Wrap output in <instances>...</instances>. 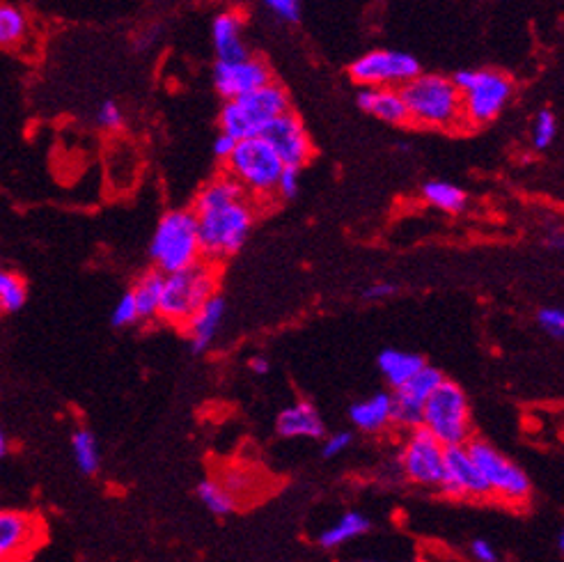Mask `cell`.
Returning a JSON list of instances; mask_svg holds the SVG:
<instances>
[{
	"label": "cell",
	"mask_w": 564,
	"mask_h": 562,
	"mask_svg": "<svg viewBox=\"0 0 564 562\" xmlns=\"http://www.w3.org/2000/svg\"><path fill=\"white\" fill-rule=\"evenodd\" d=\"M248 195L244 193V189L234 182L230 175H218L207 182L202 189L195 195L193 202V214L207 212V209H218L225 205H232V202L246 200Z\"/></svg>",
	"instance_id": "obj_22"
},
{
	"label": "cell",
	"mask_w": 564,
	"mask_h": 562,
	"mask_svg": "<svg viewBox=\"0 0 564 562\" xmlns=\"http://www.w3.org/2000/svg\"><path fill=\"white\" fill-rule=\"evenodd\" d=\"M548 248H555V251H564V230L553 232L548 237Z\"/></svg>",
	"instance_id": "obj_43"
},
{
	"label": "cell",
	"mask_w": 564,
	"mask_h": 562,
	"mask_svg": "<svg viewBox=\"0 0 564 562\" xmlns=\"http://www.w3.org/2000/svg\"><path fill=\"white\" fill-rule=\"evenodd\" d=\"M7 452H10V441H7V434H5V429L0 427V459H3Z\"/></svg>",
	"instance_id": "obj_44"
},
{
	"label": "cell",
	"mask_w": 564,
	"mask_h": 562,
	"mask_svg": "<svg viewBox=\"0 0 564 562\" xmlns=\"http://www.w3.org/2000/svg\"><path fill=\"white\" fill-rule=\"evenodd\" d=\"M399 466L411 485L438 489L445 471V446H441L425 427L413 429L406 434L402 452H399Z\"/></svg>",
	"instance_id": "obj_11"
},
{
	"label": "cell",
	"mask_w": 564,
	"mask_h": 562,
	"mask_svg": "<svg viewBox=\"0 0 564 562\" xmlns=\"http://www.w3.org/2000/svg\"><path fill=\"white\" fill-rule=\"evenodd\" d=\"M445 381V377L441 374V370H436L432 368V365H425L415 377L409 381V384H404L399 390H395V393H399L402 397H406V400H411L415 404H422L425 407L429 397L434 395V390L441 386Z\"/></svg>",
	"instance_id": "obj_27"
},
{
	"label": "cell",
	"mask_w": 564,
	"mask_h": 562,
	"mask_svg": "<svg viewBox=\"0 0 564 562\" xmlns=\"http://www.w3.org/2000/svg\"><path fill=\"white\" fill-rule=\"evenodd\" d=\"M351 441H354V436L351 432H338V434H331L328 439L324 441V448H321V455L326 459H333V457H340L342 452H347Z\"/></svg>",
	"instance_id": "obj_37"
},
{
	"label": "cell",
	"mask_w": 564,
	"mask_h": 562,
	"mask_svg": "<svg viewBox=\"0 0 564 562\" xmlns=\"http://www.w3.org/2000/svg\"><path fill=\"white\" fill-rule=\"evenodd\" d=\"M211 42L218 62L244 60L250 53L244 44V17L237 10L221 12L211 21Z\"/></svg>",
	"instance_id": "obj_16"
},
{
	"label": "cell",
	"mask_w": 564,
	"mask_h": 562,
	"mask_svg": "<svg viewBox=\"0 0 564 562\" xmlns=\"http://www.w3.org/2000/svg\"><path fill=\"white\" fill-rule=\"evenodd\" d=\"M26 283L17 273L0 269V312H17L26 303Z\"/></svg>",
	"instance_id": "obj_30"
},
{
	"label": "cell",
	"mask_w": 564,
	"mask_h": 562,
	"mask_svg": "<svg viewBox=\"0 0 564 562\" xmlns=\"http://www.w3.org/2000/svg\"><path fill=\"white\" fill-rule=\"evenodd\" d=\"M225 170V175H230L248 198L269 200L276 195L278 179L285 166L264 138H248L239 140L232 156L225 161Z\"/></svg>",
	"instance_id": "obj_7"
},
{
	"label": "cell",
	"mask_w": 564,
	"mask_h": 562,
	"mask_svg": "<svg viewBox=\"0 0 564 562\" xmlns=\"http://www.w3.org/2000/svg\"><path fill=\"white\" fill-rule=\"evenodd\" d=\"M356 104L360 106V111L370 113L374 117H379L381 122L395 124V127H402V124L409 122V111H406V104L402 99V92L390 90V88H360Z\"/></svg>",
	"instance_id": "obj_18"
},
{
	"label": "cell",
	"mask_w": 564,
	"mask_h": 562,
	"mask_svg": "<svg viewBox=\"0 0 564 562\" xmlns=\"http://www.w3.org/2000/svg\"><path fill=\"white\" fill-rule=\"evenodd\" d=\"M370 528H372V521L367 519L363 512L349 510V512H344L342 517L335 521V524L321 530L317 537V544L321 546V549H338V546L356 540V537L360 535L370 533Z\"/></svg>",
	"instance_id": "obj_23"
},
{
	"label": "cell",
	"mask_w": 564,
	"mask_h": 562,
	"mask_svg": "<svg viewBox=\"0 0 564 562\" xmlns=\"http://www.w3.org/2000/svg\"><path fill=\"white\" fill-rule=\"evenodd\" d=\"M379 372L383 374V379L388 381V386L393 390H399L404 384L425 368V358L420 354H413V351H402V349H386L379 354Z\"/></svg>",
	"instance_id": "obj_21"
},
{
	"label": "cell",
	"mask_w": 564,
	"mask_h": 562,
	"mask_svg": "<svg viewBox=\"0 0 564 562\" xmlns=\"http://www.w3.org/2000/svg\"><path fill=\"white\" fill-rule=\"evenodd\" d=\"M349 418L365 434H381L393 425V393H374L363 402L351 404Z\"/></svg>",
	"instance_id": "obj_20"
},
{
	"label": "cell",
	"mask_w": 564,
	"mask_h": 562,
	"mask_svg": "<svg viewBox=\"0 0 564 562\" xmlns=\"http://www.w3.org/2000/svg\"><path fill=\"white\" fill-rule=\"evenodd\" d=\"M539 324L542 329L553 335V338L564 340V308H544L539 310Z\"/></svg>",
	"instance_id": "obj_35"
},
{
	"label": "cell",
	"mask_w": 564,
	"mask_h": 562,
	"mask_svg": "<svg viewBox=\"0 0 564 562\" xmlns=\"http://www.w3.org/2000/svg\"><path fill=\"white\" fill-rule=\"evenodd\" d=\"M163 276L161 271H147L143 278L138 280L136 287H133L131 294L136 299V308L140 319L159 315V303H161V292H163Z\"/></svg>",
	"instance_id": "obj_26"
},
{
	"label": "cell",
	"mask_w": 564,
	"mask_h": 562,
	"mask_svg": "<svg viewBox=\"0 0 564 562\" xmlns=\"http://www.w3.org/2000/svg\"><path fill=\"white\" fill-rule=\"evenodd\" d=\"M273 81L271 69L262 58L248 56L234 62H216L214 85L225 101L246 97Z\"/></svg>",
	"instance_id": "obj_15"
},
{
	"label": "cell",
	"mask_w": 564,
	"mask_h": 562,
	"mask_svg": "<svg viewBox=\"0 0 564 562\" xmlns=\"http://www.w3.org/2000/svg\"><path fill=\"white\" fill-rule=\"evenodd\" d=\"M260 138H264L266 145L278 154V159L285 168L301 170L305 163L315 156V145H312L308 129H305L303 120L294 111L273 120L269 127L262 131Z\"/></svg>",
	"instance_id": "obj_12"
},
{
	"label": "cell",
	"mask_w": 564,
	"mask_h": 562,
	"mask_svg": "<svg viewBox=\"0 0 564 562\" xmlns=\"http://www.w3.org/2000/svg\"><path fill=\"white\" fill-rule=\"evenodd\" d=\"M150 257L163 276L202 262L198 218L193 209H170L161 216L150 244Z\"/></svg>",
	"instance_id": "obj_2"
},
{
	"label": "cell",
	"mask_w": 564,
	"mask_h": 562,
	"mask_svg": "<svg viewBox=\"0 0 564 562\" xmlns=\"http://www.w3.org/2000/svg\"><path fill=\"white\" fill-rule=\"evenodd\" d=\"M397 292V287L393 283H386V280H381V283H372L367 290L363 292V296L367 301H381V299H388V296H393Z\"/></svg>",
	"instance_id": "obj_40"
},
{
	"label": "cell",
	"mask_w": 564,
	"mask_h": 562,
	"mask_svg": "<svg viewBox=\"0 0 564 562\" xmlns=\"http://www.w3.org/2000/svg\"><path fill=\"white\" fill-rule=\"evenodd\" d=\"M349 76L360 88L402 90L406 83L420 76V62L411 53L376 49L351 62Z\"/></svg>",
	"instance_id": "obj_10"
},
{
	"label": "cell",
	"mask_w": 564,
	"mask_h": 562,
	"mask_svg": "<svg viewBox=\"0 0 564 562\" xmlns=\"http://www.w3.org/2000/svg\"><path fill=\"white\" fill-rule=\"evenodd\" d=\"M466 450L475 466L480 468L493 501L509 507H526L530 503L532 482L521 466H516L512 459L484 439H470Z\"/></svg>",
	"instance_id": "obj_9"
},
{
	"label": "cell",
	"mask_w": 564,
	"mask_h": 562,
	"mask_svg": "<svg viewBox=\"0 0 564 562\" xmlns=\"http://www.w3.org/2000/svg\"><path fill=\"white\" fill-rule=\"evenodd\" d=\"M452 83L461 92L466 129L496 120L514 92L512 78L496 69H461L452 76Z\"/></svg>",
	"instance_id": "obj_5"
},
{
	"label": "cell",
	"mask_w": 564,
	"mask_h": 562,
	"mask_svg": "<svg viewBox=\"0 0 564 562\" xmlns=\"http://www.w3.org/2000/svg\"><path fill=\"white\" fill-rule=\"evenodd\" d=\"M216 480L221 482V485L230 491L237 501H239V496L248 494V491H253L255 487L253 475H250L248 471H241V468H230V471H225L221 478H216Z\"/></svg>",
	"instance_id": "obj_32"
},
{
	"label": "cell",
	"mask_w": 564,
	"mask_h": 562,
	"mask_svg": "<svg viewBox=\"0 0 564 562\" xmlns=\"http://www.w3.org/2000/svg\"><path fill=\"white\" fill-rule=\"evenodd\" d=\"M422 427L445 448L466 446L473 439V420L464 388L445 379L425 404Z\"/></svg>",
	"instance_id": "obj_8"
},
{
	"label": "cell",
	"mask_w": 564,
	"mask_h": 562,
	"mask_svg": "<svg viewBox=\"0 0 564 562\" xmlns=\"http://www.w3.org/2000/svg\"><path fill=\"white\" fill-rule=\"evenodd\" d=\"M30 21L19 5L0 3V49H17L28 39Z\"/></svg>",
	"instance_id": "obj_24"
},
{
	"label": "cell",
	"mask_w": 564,
	"mask_h": 562,
	"mask_svg": "<svg viewBox=\"0 0 564 562\" xmlns=\"http://www.w3.org/2000/svg\"><path fill=\"white\" fill-rule=\"evenodd\" d=\"M239 140H234L232 136H227V134H218L216 140H214V154H216V159H221L223 163L230 159L232 152H234V147H237Z\"/></svg>",
	"instance_id": "obj_41"
},
{
	"label": "cell",
	"mask_w": 564,
	"mask_h": 562,
	"mask_svg": "<svg viewBox=\"0 0 564 562\" xmlns=\"http://www.w3.org/2000/svg\"><path fill=\"white\" fill-rule=\"evenodd\" d=\"M289 111H292V101L287 90L271 81L246 97L225 101L218 122H221V134L232 136L234 140H248L260 138L273 120Z\"/></svg>",
	"instance_id": "obj_4"
},
{
	"label": "cell",
	"mask_w": 564,
	"mask_h": 562,
	"mask_svg": "<svg viewBox=\"0 0 564 562\" xmlns=\"http://www.w3.org/2000/svg\"><path fill=\"white\" fill-rule=\"evenodd\" d=\"M411 562H427V560H411Z\"/></svg>",
	"instance_id": "obj_47"
},
{
	"label": "cell",
	"mask_w": 564,
	"mask_h": 562,
	"mask_svg": "<svg viewBox=\"0 0 564 562\" xmlns=\"http://www.w3.org/2000/svg\"><path fill=\"white\" fill-rule=\"evenodd\" d=\"M225 317V301L223 296H211V299L202 306L195 315L188 319V324L184 326L188 335V345L195 351V354H202L211 347L214 342L218 329H221Z\"/></svg>",
	"instance_id": "obj_19"
},
{
	"label": "cell",
	"mask_w": 564,
	"mask_h": 562,
	"mask_svg": "<svg viewBox=\"0 0 564 562\" xmlns=\"http://www.w3.org/2000/svg\"><path fill=\"white\" fill-rule=\"evenodd\" d=\"M363 562H379V560H363Z\"/></svg>",
	"instance_id": "obj_46"
},
{
	"label": "cell",
	"mask_w": 564,
	"mask_h": 562,
	"mask_svg": "<svg viewBox=\"0 0 564 562\" xmlns=\"http://www.w3.org/2000/svg\"><path fill=\"white\" fill-rule=\"evenodd\" d=\"M443 496L459 501H489V487L484 482L480 468L470 459L466 446L445 448V471L441 487Z\"/></svg>",
	"instance_id": "obj_14"
},
{
	"label": "cell",
	"mask_w": 564,
	"mask_h": 562,
	"mask_svg": "<svg viewBox=\"0 0 564 562\" xmlns=\"http://www.w3.org/2000/svg\"><path fill=\"white\" fill-rule=\"evenodd\" d=\"M560 551L564 553V528H562V533H560Z\"/></svg>",
	"instance_id": "obj_45"
},
{
	"label": "cell",
	"mask_w": 564,
	"mask_h": 562,
	"mask_svg": "<svg viewBox=\"0 0 564 562\" xmlns=\"http://www.w3.org/2000/svg\"><path fill=\"white\" fill-rule=\"evenodd\" d=\"M470 553L477 562H500L498 551L493 549V544L487 540H473L470 542Z\"/></svg>",
	"instance_id": "obj_39"
},
{
	"label": "cell",
	"mask_w": 564,
	"mask_h": 562,
	"mask_svg": "<svg viewBox=\"0 0 564 562\" xmlns=\"http://www.w3.org/2000/svg\"><path fill=\"white\" fill-rule=\"evenodd\" d=\"M198 498L216 517H227L239 507V501L216 478H207L198 485Z\"/></svg>",
	"instance_id": "obj_28"
},
{
	"label": "cell",
	"mask_w": 564,
	"mask_h": 562,
	"mask_svg": "<svg viewBox=\"0 0 564 562\" xmlns=\"http://www.w3.org/2000/svg\"><path fill=\"white\" fill-rule=\"evenodd\" d=\"M558 136V120L551 111H539L535 117V124H532V145L537 150H546L551 147V143Z\"/></svg>",
	"instance_id": "obj_31"
},
{
	"label": "cell",
	"mask_w": 564,
	"mask_h": 562,
	"mask_svg": "<svg viewBox=\"0 0 564 562\" xmlns=\"http://www.w3.org/2000/svg\"><path fill=\"white\" fill-rule=\"evenodd\" d=\"M422 195L429 205L441 209L445 214H459L466 209V191L461 186L452 182H443V179H432L422 186Z\"/></svg>",
	"instance_id": "obj_25"
},
{
	"label": "cell",
	"mask_w": 564,
	"mask_h": 562,
	"mask_svg": "<svg viewBox=\"0 0 564 562\" xmlns=\"http://www.w3.org/2000/svg\"><path fill=\"white\" fill-rule=\"evenodd\" d=\"M276 429L282 439H321L324 436V420H321L315 404L301 400L280 411Z\"/></svg>",
	"instance_id": "obj_17"
},
{
	"label": "cell",
	"mask_w": 564,
	"mask_h": 562,
	"mask_svg": "<svg viewBox=\"0 0 564 562\" xmlns=\"http://www.w3.org/2000/svg\"><path fill=\"white\" fill-rule=\"evenodd\" d=\"M301 189V170L299 168H285L280 173L278 186H276V198L280 200H294Z\"/></svg>",
	"instance_id": "obj_33"
},
{
	"label": "cell",
	"mask_w": 564,
	"mask_h": 562,
	"mask_svg": "<svg viewBox=\"0 0 564 562\" xmlns=\"http://www.w3.org/2000/svg\"><path fill=\"white\" fill-rule=\"evenodd\" d=\"M44 537V524L23 510H0V562H26Z\"/></svg>",
	"instance_id": "obj_13"
},
{
	"label": "cell",
	"mask_w": 564,
	"mask_h": 562,
	"mask_svg": "<svg viewBox=\"0 0 564 562\" xmlns=\"http://www.w3.org/2000/svg\"><path fill=\"white\" fill-rule=\"evenodd\" d=\"M266 7L276 14L280 21L285 23H299L301 21V3H296V0H269Z\"/></svg>",
	"instance_id": "obj_36"
},
{
	"label": "cell",
	"mask_w": 564,
	"mask_h": 562,
	"mask_svg": "<svg viewBox=\"0 0 564 562\" xmlns=\"http://www.w3.org/2000/svg\"><path fill=\"white\" fill-rule=\"evenodd\" d=\"M248 368L253 370L255 374H269L271 363H269V358H266V356H253V358H250Z\"/></svg>",
	"instance_id": "obj_42"
},
{
	"label": "cell",
	"mask_w": 564,
	"mask_h": 562,
	"mask_svg": "<svg viewBox=\"0 0 564 562\" xmlns=\"http://www.w3.org/2000/svg\"><path fill=\"white\" fill-rule=\"evenodd\" d=\"M124 115H122V108L115 104V101H104V104L99 106L97 111V122L101 124L104 129H117L122 124Z\"/></svg>",
	"instance_id": "obj_38"
},
{
	"label": "cell",
	"mask_w": 564,
	"mask_h": 562,
	"mask_svg": "<svg viewBox=\"0 0 564 562\" xmlns=\"http://www.w3.org/2000/svg\"><path fill=\"white\" fill-rule=\"evenodd\" d=\"M195 218H198L202 257L216 267L246 244L255 223V205L246 198L218 209H207L195 214Z\"/></svg>",
	"instance_id": "obj_3"
},
{
	"label": "cell",
	"mask_w": 564,
	"mask_h": 562,
	"mask_svg": "<svg viewBox=\"0 0 564 562\" xmlns=\"http://www.w3.org/2000/svg\"><path fill=\"white\" fill-rule=\"evenodd\" d=\"M72 452L76 459V466L81 468L85 475H94L101 466V452L97 436L90 429H76L72 436Z\"/></svg>",
	"instance_id": "obj_29"
},
{
	"label": "cell",
	"mask_w": 564,
	"mask_h": 562,
	"mask_svg": "<svg viewBox=\"0 0 564 562\" xmlns=\"http://www.w3.org/2000/svg\"><path fill=\"white\" fill-rule=\"evenodd\" d=\"M399 92L409 111V122L415 127L466 131L461 92L454 88L452 78L420 72Z\"/></svg>",
	"instance_id": "obj_1"
},
{
	"label": "cell",
	"mask_w": 564,
	"mask_h": 562,
	"mask_svg": "<svg viewBox=\"0 0 564 562\" xmlns=\"http://www.w3.org/2000/svg\"><path fill=\"white\" fill-rule=\"evenodd\" d=\"M218 273L209 262H200L191 269L170 273L163 280V292L159 303V317L163 322L186 326L195 312L216 296Z\"/></svg>",
	"instance_id": "obj_6"
},
{
	"label": "cell",
	"mask_w": 564,
	"mask_h": 562,
	"mask_svg": "<svg viewBox=\"0 0 564 562\" xmlns=\"http://www.w3.org/2000/svg\"><path fill=\"white\" fill-rule=\"evenodd\" d=\"M140 315H138V308H136V299H133V294L127 292L122 296L120 301H117V306L113 308V326H131L133 322H138Z\"/></svg>",
	"instance_id": "obj_34"
}]
</instances>
